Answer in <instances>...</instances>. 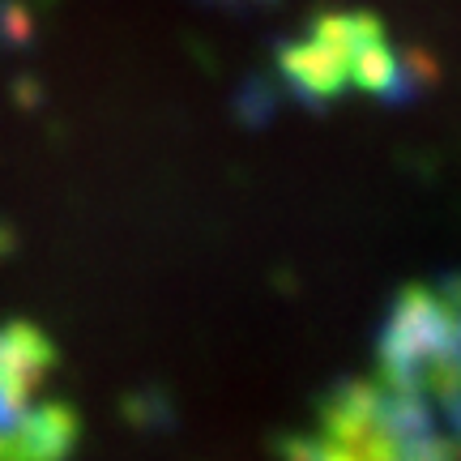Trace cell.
Masks as SVG:
<instances>
[{
  "mask_svg": "<svg viewBox=\"0 0 461 461\" xmlns=\"http://www.w3.org/2000/svg\"><path fill=\"white\" fill-rule=\"evenodd\" d=\"M56 367V346L26 321L0 325V461H14L22 436L31 431L39 406L48 402L43 380Z\"/></svg>",
  "mask_w": 461,
  "mask_h": 461,
  "instance_id": "6da1fadb",
  "label": "cell"
},
{
  "mask_svg": "<svg viewBox=\"0 0 461 461\" xmlns=\"http://www.w3.org/2000/svg\"><path fill=\"white\" fill-rule=\"evenodd\" d=\"M274 82L282 90H291L303 107H330L333 99H342L346 90H350V77H346V65L338 56L312 43V39H291V43H278L274 51Z\"/></svg>",
  "mask_w": 461,
  "mask_h": 461,
  "instance_id": "7a4b0ae2",
  "label": "cell"
},
{
  "mask_svg": "<svg viewBox=\"0 0 461 461\" xmlns=\"http://www.w3.org/2000/svg\"><path fill=\"white\" fill-rule=\"evenodd\" d=\"M274 103H278V82H252L240 95V115L244 120H269Z\"/></svg>",
  "mask_w": 461,
  "mask_h": 461,
  "instance_id": "3957f363",
  "label": "cell"
},
{
  "mask_svg": "<svg viewBox=\"0 0 461 461\" xmlns=\"http://www.w3.org/2000/svg\"><path fill=\"white\" fill-rule=\"evenodd\" d=\"M214 5H227V9H252V5H274V0H214Z\"/></svg>",
  "mask_w": 461,
  "mask_h": 461,
  "instance_id": "277c9868",
  "label": "cell"
}]
</instances>
